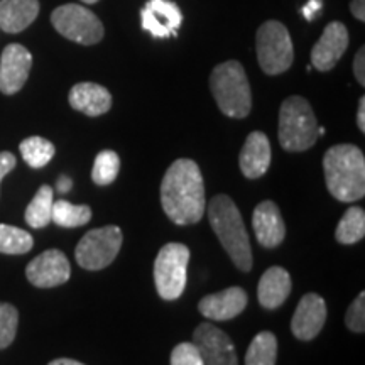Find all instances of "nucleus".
<instances>
[{
  "label": "nucleus",
  "instance_id": "f257e3e1",
  "mask_svg": "<svg viewBox=\"0 0 365 365\" xmlns=\"http://www.w3.org/2000/svg\"><path fill=\"white\" fill-rule=\"evenodd\" d=\"M161 205L176 225H193L202 220L207 198L198 164L191 159H178L168 168L161 182Z\"/></svg>",
  "mask_w": 365,
  "mask_h": 365
},
{
  "label": "nucleus",
  "instance_id": "f03ea898",
  "mask_svg": "<svg viewBox=\"0 0 365 365\" xmlns=\"http://www.w3.org/2000/svg\"><path fill=\"white\" fill-rule=\"evenodd\" d=\"M327 188L339 202L352 203L365 195V158L354 144H339L323 158Z\"/></svg>",
  "mask_w": 365,
  "mask_h": 365
},
{
  "label": "nucleus",
  "instance_id": "7ed1b4c3",
  "mask_svg": "<svg viewBox=\"0 0 365 365\" xmlns=\"http://www.w3.org/2000/svg\"><path fill=\"white\" fill-rule=\"evenodd\" d=\"M208 218L228 257L240 271L249 272L252 269V250H250L247 228L234 200L227 195H217L215 198H212Z\"/></svg>",
  "mask_w": 365,
  "mask_h": 365
},
{
  "label": "nucleus",
  "instance_id": "20e7f679",
  "mask_svg": "<svg viewBox=\"0 0 365 365\" xmlns=\"http://www.w3.org/2000/svg\"><path fill=\"white\" fill-rule=\"evenodd\" d=\"M210 90L223 115L244 118L252 108V93L244 66L239 61H225L213 68Z\"/></svg>",
  "mask_w": 365,
  "mask_h": 365
},
{
  "label": "nucleus",
  "instance_id": "39448f33",
  "mask_svg": "<svg viewBox=\"0 0 365 365\" xmlns=\"http://www.w3.org/2000/svg\"><path fill=\"white\" fill-rule=\"evenodd\" d=\"M318 139V122L307 98H286L279 110V143L287 153H303Z\"/></svg>",
  "mask_w": 365,
  "mask_h": 365
},
{
  "label": "nucleus",
  "instance_id": "423d86ee",
  "mask_svg": "<svg viewBox=\"0 0 365 365\" xmlns=\"http://www.w3.org/2000/svg\"><path fill=\"white\" fill-rule=\"evenodd\" d=\"M255 48H257L259 66L266 75H281L293 65V41L286 26L281 22H264L257 31Z\"/></svg>",
  "mask_w": 365,
  "mask_h": 365
},
{
  "label": "nucleus",
  "instance_id": "0eeeda50",
  "mask_svg": "<svg viewBox=\"0 0 365 365\" xmlns=\"http://www.w3.org/2000/svg\"><path fill=\"white\" fill-rule=\"evenodd\" d=\"M190 249L182 244H166L154 261V282L159 296L166 301L178 299L186 286Z\"/></svg>",
  "mask_w": 365,
  "mask_h": 365
},
{
  "label": "nucleus",
  "instance_id": "6e6552de",
  "mask_svg": "<svg viewBox=\"0 0 365 365\" xmlns=\"http://www.w3.org/2000/svg\"><path fill=\"white\" fill-rule=\"evenodd\" d=\"M122 230L115 225L95 228L78 242L75 250L76 262L86 271H100L115 261L122 247Z\"/></svg>",
  "mask_w": 365,
  "mask_h": 365
},
{
  "label": "nucleus",
  "instance_id": "1a4fd4ad",
  "mask_svg": "<svg viewBox=\"0 0 365 365\" xmlns=\"http://www.w3.org/2000/svg\"><path fill=\"white\" fill-rule=\"evenodd\" d=\"M54 29L66 39L91 46L102 41L105 31L102 21L93 12L78 4H65L51 14Z\"/></svg>",
  "mask_w": 365,
  "mask_h": 365
},
{
  "label": "nucleus",
  "instance_id": "9d476101",
  "mask_svg": "<svg viewBox=\"0 0 365 365\" xmlns=\"http://www.w3.org/2000/svg\"><path fill=\"white\" fill-rule=\"evenodd\" d=\"M193 344L205 365H239L234 341L220 328L202 323L193 333Z\"/></svg>",
  "mask_w": 365,
  "mask_h": 365
},
{
  "label": "nucleus",
  "instance_id": "9b49d317",
  "mask_svg": "<svg viewBox=\"0 0 365 365\" xmlns=\"http://www.w3.org/2000/svg\"><path fill=\"white\" fill-rule=\"evenodd\" d=\"M71 276L70 261L61 250L49 249L33 259L26 267V277L36 287H56Z\"/></svg>",
  "mask_w": 365,
  "mask_h": 365
},
{
  "label": "nucleus",
  "instance_id": "f8f14e48",
  "mask_svg": "<svg viewBox=\"0 0 365 365\" xmlns=\"http://www.w3.org/2000/svg\"><path fill=\"white\" fill-rule=\"evenodd\" d=\"M33 54L22 44H9L0 56V91L4 95L17 93L29 78Z\"/></svg>",
  "mask_w": 365,
  "mask_h": 365
},
{
  "label": "nucleus",
  "instance_id": "ddd939ff",
  "mask_svg": "<svg viewBox=\"0 0 365 365\" xmlns=\"http://www.w3.org/2000/svg\"><path fill=\"white\" fill-rule=\"evenodd\" d=\"M349 48V31L341 22H330L312 49V66L318 71H330Z\"/></svg>",
  "mask_w": 365,
  "mask_h": 365
},
{
  "label": "nucleus",
  "instance_id": "4468645a",
  "mask_svg": "<svg viewBox=\"0 0 365 365\" xmlns=\"http://www.w3.org/2000/svg\"><path fill=\"white\" fill-rule=\"evenodd\" d=\"M327 322V303L322 296L308 293L304 294L298 303V308L291 319V331L298 340L309 341L322 328L325 327Z\"/></svg>",
  "mask_w": 365,
  "mask_h": 365
},
{
  "label": "nucleus",
  "instance_id": "2eb2a0df",
  "mask_svg": "<svg viewBox=\"0 0 365 365\" xmlns=\"http://www.w3.org/2000/svg\"><path fill=\"white\" fill-rule=\"evenodd\" d=\"M143 29L154 38H170L176 36L181 27V9L170 0H149L140 11Z\"/></svg>",
  "mask_w": 365,
  "mask_h": 365
},
{
  "label": "nucleus",
  "instance_id": "dca6fc26",
  "mask_svg": "<svg viewBox=\"0 0 365 365\" xmlns=\"http://www.w3.org/2000/svg\"><path fill=\"white\" fill-rule=\"evenodd\" d=\"M249 296L239 286L227 287L220 293L208 294L200 301L198 309L205 318L215 319V322H227L244 312L247 307Z\"/></svg>",
  "mask_w": 365,
  "mask_h": 365
},
{
  "label": "nucleus",
  "instance_id": "f3484780",
  "mask_svg": "<svg viewBox=\"0 0 365 365\" xmlns=\"http://www.w3.org/2000/svg\"><path fill=\"white\" fill-rule=\"evenodd\" d=\"M252 227L257 242L266 249L277 247L286 237V225L281 217L279 207L274 202H269V200L255 207Z\"/></svg>",
  "mask_w": 365,
  "mask_h": 365
},
{
  "label": "nucleus",
  "instance_id": "a211bd4d",
  "mask_svg": "<svg viewBox=\"0 0 365 365\" xmlns=\"http://www.w3.org/2000/svg\"><path fill=\"white\" fill-rule=\"evenodd\" d=\"M240 171L249 180L264 176L271 166V143L264 132H250L240 150Z\"/></svg>",
  "mask_w": 365,
  "mask_h": 365
},
{
  "label": "nucleus",
  "instance_id": "6ab92c4d",
  "mask_svg": "<svg viewBox=\"0 0 365 365\" xmlns=\"http://www.w3.org/2000/svg\"><path fill=\"white\" fill-rule=\"evenodd\" d=\"M70 105L75 110L88 117L103 115L110 110L112 107V95L105 86L91 81H83V83L75 85L70 90Z\"/></svg>",
  "mask_w": 365,
  "mask_h": 365
},
{
  "label": "nucleus",
  "instance_id": "aec40b11",
  "mask_svg": "<svg viewBox=\"0 0 365 365\" xmlns=\"http://www.w3.org/2000/svg\"><path fill=\"white\" fill-rule=\"evenodd\" d=\"M291 276L286 269L274 266L262 274L257 287L259 303L266 309H276L291 294Z\"/></svg>",
  "mask_w": 365,
  "mask_h": 365
},
{
  "label": "nucleus",
  "instance_id": "412c9836",
  "mask_svg": "<svg viewBox=\"0 0 365 365\" xmlns=\"http://www.w3.org/2000/svg\"><path fill=\"white\" fill-rule=\"evenodd\" d=\"M39 14V0H0V29L17 34L29 27Z\"/></svg>",
  "mask_w": 365,
  "mask_h": 365
},
{
  "label": "nucleus",
  "instance_id": "4be33fe9",
  "mask_svg": "<svg viewBox=\"0 0 365 365\" xmlns=\"http://www.w3.org/2000/svg\"><path fill=\"white\" fill-rule=\"evenodd\" d=\"M53 195L54 191L51 186L43 185L38 190V193L33 198V202L26 208V223L33 228H44L51 223L53 213Z\"/></svg>",
  "mask_w": 365,
  "mask_h": 365
},
{
  "label": "nucleus",
  "instance_id": "5701e85b",
  "mask_svg": "<svg viewBox=\"0 0 365 365\" xmlns=\"http://www.w3.org/2000/svg\"><path fill=\"white\" fill-rule=\"evenodd\" d=\"M277 339L272 331H261L250 341L245 365H276Z\"/></svg>",
  "mask_w": 365,
  "mask_h": 365
},
{
  "label": "nucleus",
  "instance_id": "b1692460",
  "mask_svg": "<svg viewBox=\"0 0 365 365\" xmlns=\"http://www.w3.org/2000/svg\"><path fill=\"white\" fill-rule=\"evenodd\" d=\"M365 237V212L364 208L350 207L339 222L335 230V239L339 244L352 245Z\"/></svg>",
  "mask_w": 365,
  "mask_h": 365
},
{
  "label": "nucleus",
  "instance_id": "393cba45",
  "mask_svg": "<svg viewBox=\"0 0 365 365\" xmlns=\"http://www.w3.org/2000/svg\"><path fill=\"white\" fill-rule=\"evenodd\" d=\"M91 220V210L88 205H73L66 200H58L53 203L51 222L59 227L75 228L86 225Z\"/></svg>",
  "mask_w": 365,
  "mask_h": 365
},
{
  "label": "nucleus",
  "instance_id": "a878e982",
  "mask_svg": "<svg viewBox=\"0 0 365 365\" xmlns=\"http://www.w3.org/2000/svg\"><path fill=\"white\" fill-rule=\"evenodd\" d=\"M22 159L29 164L31 168H43L48 164L51 159L54 158V144L49 143L48 139L39 135H33V137H27L19 145Z\"/></svg>",
  "mask_w": 365,
  "mask_h": 365
},
{
  "label": "nucleus",
  "instance_id": "bb28decb",
  "mask_svg": "<svg viewBox=\"0 0 365 365\" xmlns=\"http://www.w3.org/2000/svg\"><path fill=\"white\" fill-rule=\"evenodd\" d=\"M33 245L34 239L29 232L0 223V254L21 255L29 252Z\"/></svg>",
  "mask_w": 365,
  "mask_h": 365
},
{
  "label": "nucleus",
  "instance_id": "cd10ccee",
  "mask_svg": "<svg viewBox=\"0 0 365 365\" xmlns=\"http://www.w3.org/2000/svg\"><path fill=\"white\" fill-rule=\"evenodd\" d=\"M118 170H120V159H118L117 153H113V150H102L95 158L93 170H91V180H93L95 185L107 186L115 181V178L118 176Z\"/></svg>",
  "mask_w": 365,
  "mask_h": 365
},
{
  "label": "nucleus",
  "instance_id": "c85d7f7f",
  "mask_svg": "<svg viewBox=\"0 0 365 365\" xmlns=\"http://www.w3.org/2000/svg\"><path fill=\"white\" fill-rule=\"evenodd\" d=\"M19 312L9 303H0V350L7 349L16 339Z\"/></svg>",
  "mask_w": 365,
  "mask_h": 365
},
{
  "label": "nucleus",
  "instance_id": "c756f323",
  "mask_svg": "<svg viewBox=\"0 0 365 365\" xmlns=\"http://www.w3.org/2000/svg\"><path fill=\"white\" fill-rule=\"evenodd\" d=\"M345 325L354 333L365 331V293H360L346 309Z\"/></svg>",
  "mask_w": 365,
  "mask_h": 365
},
{
  "label": "nucleus",
  "instance_id": "7c9ffc66",
  "mask_svg": "<svg viewBox=\"0 0 365 365\" xmlns=\"http://www.w3.org/2000/svg\"><path fill=\"white\" fill-rule=\"evenodd\" d=\"M171 365H205L202 355L195 344L190 341H182L176 345L171 354Z\"/></svg>",
  "mask_w": 365,
  "mask_h": 365
},
{
  "label": "nucleus",
  "instance_id": "2f4dec72",
  "mask_svg": "<svg viewBox=\"0 0 365 365\" xmlns=\"http://www.w3.org/2000/svg\"><path fill=\"white\" fill-rule=\"evenodd\" d=\"M16 164L17 159L12 153H9V150H2V153H0V182H2L4 178L16 168Z\"/></svg>",
  "mask_w": 365,
  "mask_h": 365
},
{
  "label": "nucleus",
  "instance_id": "473e14b6",
  "mask_svg": "<svg viewBox=\"0 0 365 365\" xmlns=\"http://www.w3.org/2000/svg\"><path fill=\"white\" fill-rule=\"evenodd\" d=\"M354 75L360 85H365V49L360 48L354 59Z\"/></svg>",
  "mask_w": 365,
  "mask_h": 365
},
{
  "label": "nucleus",
  "instance_id": "72a5a7b5",
  "mask_svg": "<svg viewBox=\"0 0 365 365\" xmlns=\"http://www.w3.org/2000/svg\"><path fill=\"white\" fill-rule=\"evenodd\" d=\"M322 0H309L307 6L303 7V16L304 19L308 22H312L314 19V16L319 12V9H322Z\"/></svg>",
  "mask_w": 365,
  "mask_h": 365
},
{
  "label": "nucleus",
  "instance_id": "f704fd0d",
  "mask_svg": "<svg viewBox=\"0 0 365 365\" xmlns=\"http://www.w3.org/2000/svg\"><path fill=\"white\" fill-rule=\"evenodd\" d=\"M350 11H352L355 19L364 22L365 21V0H352V2H350Z\"/></svg>",
  "mask_w": 365,
  "mask_h": 365
},
{
  "label": "nucleus",
  "instance_id": "c9c22d12",
  "mask_svg": "<svg viewBox=\"0 0 365 365\" xmlns=\"http://www.w3.org/2000/svg\"><path fill=\"white\" fill-rule=\"evenodd\" d=\"M357 125H359L360 132H365V97H360V100H359Z\"/></svg>",
  "mask_w": 365,
  "mask_h": 365
},
{
  "label": "nucleus",
  "instance_id": "e433bc0d",
  "mask_svg": "<svg viewBox=\"0 0 365 365\" xmlns=\"http://www.w3.org/2000/svg\"><path fill=\"white\" fill-rule=\"evenodd\" d=\"M73 188V181L68 176H61L56 182V190L59 193H68Z\"/></svg>",
  "mask_w": 365,
  "mask_h": 365
},
{
  "label": "nucleus",
  "instance_id": "4c0bfd02",
  "mask_svg": "<svg viewBox=\"0 0 365 365\" xmlns=\"http://www.w3.org/2000/svg\"><path fill=\"white\" fill-rule=\"evenodd\" d=\"M48 365H85L78 362V360H73V359H56L53 362H49Z\"/></svg>",
  "mask_w": 365,
  "mask_h": 365
},
{
  "label": "nucleus",
  "instance_id": "58836bf2",
  "mask_svg": "<svg viewBox=\"0 0 365 365\" xmlns=\"http://www.w3.org/2000/svg\"><path fill=\"white\" fill-rule=\"evenodd\" d=\"M81 2H85V4H97L98 0H81Z\"/></svg>",
  "mask_w": 365,
  "mask_h": 365
}]
</instances>
